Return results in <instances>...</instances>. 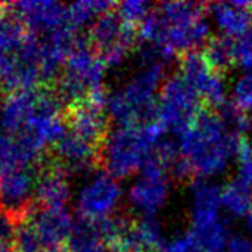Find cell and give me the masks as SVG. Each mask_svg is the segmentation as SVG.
<instances>
[{"instance_id":"44dd1931","label":"cell","mask_w":252,"mask_h":252,"mask_svg":"<svg viewBox=\"0 0 252 252\" xmlns=\"http://www.w3.org/2000/svg\"><path fill=\"white\" fill-rule=\"evenodd\" d=\"M223 210L232 217H247L252 205V192L238 180L227 183L221 192Z\"/></svg>"},{"instance_id":"8fae6325","label":"cell","mask_w":252,"mask_h":252,"mask_svg":"<svg viewBox=\"0 0 252 252\" xmlns=\"http://www.w3.org/2000/svg\"><path fill=\"white\" fill-rule=\"evenodd\" d=\"M35 205L40 208L65 207L71 198L69 173L47 152L34 167Z\"/></svg>"},{"instance_id":"7a4b0ae2","label":"cell","mask_w":252,"mask_h":252,"mask_svg":"<svg viewBox=\"0 0 252 252\" xmlns=\"http://www.w3.org/2000/svg\"><path fill=\"white\" fill-rule=\"evenodd\" d=\"M137 30L145 44L159 46L174 55L196 52L211 40L205 6L193 1L161 3Z\"/></svg>"},{"instance_id":"f546056e","label":"cell","mask_w":252,"mask_h":252,"mask_svg":"<svg viewBox=\"0 0 252 252\" xmlns=\"http://www.w3.org/2000/svg\"><path fill=\"white\" fill-rule=\"evenodd\" d=\"M219 252H252V244L244 236H232L229 244Z\"/></svg>"},{"instance_id":"5bb4252c","label":"cell","mask_w":252,"mask_h":252,"mask_svg":"<svg viewBox=\"0 0 252 252\" xmlns=\"http://www.w3.org/2000/svg\"><path fill=\"white\" fill-rule=\"evenodd\" d=\"M15 13L34 32L47 35L58 30L71 27L68 24V7L56 1H19L12 3ZM72 28V27H71Z\"/></svg>"},{"instance_id":"484cf974","label":"cell","mask_w":252,"mask_h":252,"mask_svg":"<svg viewBox=\"0 0 252 252\" xmlns=\"http://www.w3.org/2000/svg\"><path fill=\"white\" fill-rule=\"evenodd\" d=\"M232 103L245 114L252 111V71H247L236 80Z\"/></svg>"},{"instance_id":"9c48e42d","label":"cell","mask_w":252,"mask_h":252,"mask_svg":"<svg viewBox=\"0 0 252 252\" xmlns=\"http://www.w3.org/2000/svg\"><path fill=\"white\" fill-rule=\"evenodd\" d=\"M168 170L155 159H149L142 170L140 177L131 185L128 190V204L142 214V217H155V214L165 205L170 192L171 180Z\"/></svg>"},{"instance_id":"30bf717a","label":"cell","mask_w":252,"mask_h":252,"mask_svg":"<svg viewBox=\"0 0 252 252\" xmlns=\"http://www.w3.org/2000/svg\"><path fill=\"white\" fill-rule=\"evenodd\" d=\"M182 78L211 108L220 109L227 103L226 81L223 72L214 69L202 52H190L180 59Z\"/></svg>"},{"instance_id":"d4e9b609","label":"cell","mask_w":252,"mask_h":252,"mask_svg":"<svg viewBox=\"0 0 252 252\" xmlns=\"http://www.w3.org/2000/svg\"><path fill=\"white\" fill-rule=\"evenodd\" d=\"M238 159V182L252 192V145L250 140L241 136L236 151Z\"/></svg>"},{"instance_id":"e0dca14e","label":"cell","mask_w":252,"mask_h":252,"mask_svg":"<svg viewBox=\"0 0 252 252\" xmlns=\"http://www.w3.org/2000/svg\"><path fill=\"white\" fill-rule=\"evenodd\" d=\"M252 1L214 3L210 13L224 37L239 38L251 30Z\"/></svg>"},{"instance_id":"ffe728a7","label":"cell","mask_w":252,"mask_h":252,"mask_svg":"<svg viewBox=\"0 0 252 252\" xmlns=\"http://www.w3.org/2000/svg\"><path fill=\"white\" fill-rule=\"evenodd\" d=\"M68 7V24L77 30L81 31L84 25H87L89 22H94L100 15L112 10L114 7H117L115 3L112 1H77V3H71L66 6Z\"/></svg>"},{"instance_id":"3957f363","label":"cell","mask_w":252,"mask_h":252,"mask_svg":"<svg viewBox=\"0 0 252 252\" xmlns=\"http://www.w3.org/2000/svg\"><path fill=\"white\" fill-rule=\"evenodd\" d=\"M164 139L165 131L155 121L121 126L108 134L100 151V167L117 180L142 173Z\"/></svg>"},{"instance_id":"277c9868","label":"cell","mask_w":252,"mask_h":252,"mask_svg":"<svg viewBox=\"0 0 252 252\" xmlns=\"http://www.w3.org/2000/svg\"><path fill=\"white\" fill-rule=\"evenodd\" d=\"M164 75L165 65H143L142 71L108 96V115L120 127L146 124L148 118L155 115Z\"/></svg>"},{"instance_id":"cb8c5ba5","label":"cell","mask_w":252,"mask_h":252,"mask_svg":"<svg viewBox=\"0 0 252 252\" xmlns=\"http://www.w3.org/2000/svg\"><path fill=\"white\" fill-rule=\"evenodd\" d=\"M12 248L15 252H44L46 248L30 220L21 223L16 227Z\"/></svg>"},{"instance_id":"ac0fdd59","label":"cell","mask_w":252,"mask_h":252,"mask_svg":"<svg viewBox=\"0 0 252 252\" xmlns=\"http://www.w3.org/2000/svg\"><path fill=\"white\" fill-rule=\"evenodd\" d=\"M66 252H108V245L97 223L78 219L65 245Z\"/></svg>"},{"instance_id":"603a6c76","label":"cell","mask_w":252,"mask_h":252,"mask_svg":"<svg viewBox=\"0 0 252 252\" xmlns=\"http://www.w3.org/2000/svg\"><path fill=\"white\" fill-rule=\"evenodd\" d=\"M152 4L143 0H130L117 4V13L123 19V22L131 28H139L145 19L152 13Z\"/></svg>"},{"instance_id":"7402d4cb","label":"cell","mask_w":252,"mask_h":252,"mask_svg":"<svg viewBox=\"0 0 252 252\" xmlns=\"http://www.w3.org/2000/svg\"><path fill=\"white\" fill-rule=\"evenodd\" d=\"M204 55L214 69L224 72L235 65V38L224 35L211 38L205 46Z\"/></svg>"},{"instance_id":"5b68a950","label":"cell","mask_w":252,"mask_h":252,"mask_svg":"<svg viewBox=\"0 0 252 252\" xmlns=\"http://www.w3.org/2000/svg\"><path fill=\"white\" fill-rule=\"evenodd\" d=\"M201 112V97L182 75H173L164 81L158 94L155 123H158L165 133L173 131L180 134Z\"/></svg>"},{"instance_id":"9a60e30c","label":"cell","mask_w":252,"mask_h":252,"mask_svg":"<svg viewBox=\"0 0 252 252\" xmlns=\"http://www.w3.org/2000/svg\"><path fill=\"white\" fill-rule=\"evenodd\" d=\"M46 250L65 247L72 229V217L65 207L61 208H40L37 207L30 217Z\"/></svg>"},{"instance_id":"52a82bcc","label":"cell","mask_w":252,"mask_h":252,"mask_svg":"<svg viewBox=\"0 0 252 252\" xmlns=\"http://www.w3.org/2000/svg\"><path fill=\"white\" fill-rule=\"evenodd\" d=\"M123 198V190L117 179L108 173L94 174L80 190L77 198L78 219L89 221H103L117 216Z\"/></svg>"},{"instance_id":"6da1fadb","label":"cell","mask_w":252,"mask_h":252,"mask_svg":"<svg viewBox=\"0 0 252 252\" xmlns=\"http://www.w3.org/2000/svg\"><path fill=\"white\" fill-rule=\"evenodd\" d=\"M239 139L219 111H202L179 134V155L192 177L211 180L227 170L236 157Z\"/></svg>"},{"instance_id":"7c38bea8","label":"cell","mask_w":252,"mask_h":252,"mask_svg":"<svg viewBox=\"0 0 252 252\" xmlns=\"http://www.w3.org/2000/svg\"><path fill=\"white\" fill-rule=\"evenodd\" d=\"M47 154L68 173H89L100 167V149L68 130L56 140Z\"/></svg>"},{"instance_id":"e575fe53","label":"cell","mask_w":252,"mask_h":252,"mask_svg":"<svg viewBox=\"0 0 252 252\" xmlns=\"http://www.w3.org/2000/svg\"><path fill=\"white\" fill-rule=\"evenodd\" d=\"M251 12H252V10H251Z\"/></svg>"},{"instance_id":"f1b7e54d","label":"cell","mask_w":252,"mask_h":252,"mask_svg":"<svg viewBox=\"0 0 252 252\" xmlns=\"http://www.w3.org/2000/svg\"><path fill=\"white\" fill-rule=\"evenodd\" d=\"M18 224L3 211H0V242L12 244Z\"/></svg>"},{"instance_id":"83f0119b","label":"cell","mask_w":252,"mask_h":252,"mask_svg":"<svg viewBox=\"0 0 252 252\" xmlns=\"http://www.w3.org/2000/svg\"><path fill=\"white\" fill-rule=\"evenodd\" d=\"M235 65L252 69V28L239 38H235Z\"/></svg>"},{"instance_id":"4fadbf2b","label":"cell","mask_w":252,"mask_h":252,"mask_svg":"<svg viewBox=\"0 0 252 252\" xmlns=\"http://www.w3.org/2000/svg\"><path fill=\"white\" fill-rule=\"evenodd\" d=\"M223 189L208 179H196L190 186V221L195 233L207 230L221 220Z\"/></svg>"},{"instance_id":"4dcf8cb0","label":"cell","mask_w":252,"mask_h":252,"mask_svg":"<svg viewBox=\"0 0 252 252\" xmlns=\"http://www.w3.org/2000/svg\"><path fill=\"white\" fill-rule=\"evenodd\" d=\"M245 220H247V229H248V232L251 233L252 236V205L250 211H248V214H247V217H245Z\"/></svg>"},{"instance_id":"8992f818","label":"cell","mask_w":252,"mask_h":252,"mask_svg":"<svg viewBox=\"0 0 252 252\" xmlns=\"http://www.w3.org/2000/svg\"><path fill=\"white\" fill-rule=\"evenodd\" d=\"M87 41L106 66H117L131 52L136 30L126 25L115 10H109L90 25Z\"/></svg>"},{"instance_id":"836d02e7","label":"cell","mask_w":252,"mask_h":252,"mask_svg":"<svg viewBox=\"0 0 252 252\" xmlns=\"http://www.w3.org/2000/svg\"><path fill=\"white\" fill-rule=\"evenodd\" d=\"M0 99H1V96H0Z\"/></svg>"},{"instance_id":"4316f807","label":"cell","mask_w":252,"mask_h":252,"mask_svg":"<svg viewBox=\"0 0 252 252\" xmlns=\"http://www.w3.org/2000/svg\"><path fill=\"white\" fill-rule=\"evenodd\" d=\"M159 252H205V250L193 232H186L165 241Z\"/></svg>"},{"instance_id":"2e32d148","label":"cell","mask_w":252,"mask_h":252,"mask_svg":"<svg viewBox=\"0 0 252 252\" xmlns=\"http://www.w3.org/2000/svg\"><path fill=\"white\" fill-rule=\"evenodd\" d=\"M37 89L21 90L7 94L0 106V127L3 133L18 134L31 120L35 111Z\"/></svg>"},{"instance_id":"ba28073f","label":"cell","mask_w":252,"mask_h":252,"mask_svg":"<svg viewBox=\"0 0 252 252\" xmlns=\"http://www.w3.org/2000/svg\"><path fill=\"white\" fill-rule=\"evenodd\" d=\"M35 208L34 168H16L0 173V211L19 226L30 220Z\"/></svg>"},{"instance_id":"d6a6232c","label":"cell","mask_w":252,"mask_h":252,"mask_svg":"<svg viewBox=\"0 0 252 252\" xmlns=\"http://www.w3.org/2000/svg\"><path fill=\"white\" fill-rule=\"evenodd\" d=\"M250 124H251V126H252V117H251V118H250Z\"/></svg>"},{"instance_id":"1f68e13d","label":"cell","mask_w":252,"mask_h":252,"mask_svg":"<svg viewBox=\"0 0 252 252\" xmlns=\"http://www.w3.org/2000/svg\"><path fill=\"white\" fill-rule=\"evenodd\" d=\"M0 252H15L12 248V244H3L0 242Z\"/></svg>"},{"instance_id":"d6986e66","label":"cell","mask_w":252,"mask_h":252,"mask_svg":"<svg viewBox=\"0 0 252 252\" xmlns=\"http://www.w3.org/2000/svg\"><path fill=\"white\" fill-rule=\"evenodd\" d=\"M133 252L161 251L164 245L162 226L155 217H142L133 223Z\"/></svg>"}]
</instances>
